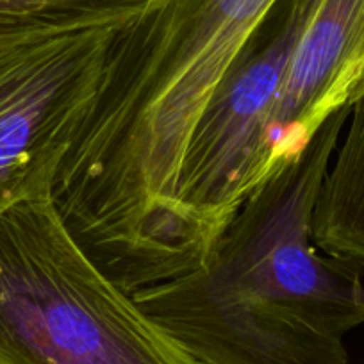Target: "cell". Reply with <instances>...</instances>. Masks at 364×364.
Wrapping results in <instances>:
<instances>
[{
  "instance_id": "obj_1",
  "label": "cell",
  "mask_w": 364,
  "mask_h": 364,
  "mask_svg": "<svg viewBox=\"0 0 364 364\" xmlns=\"http://www.w3.org/2000/svg\"><path fill=\"white\" fill-rule=\"evenodd\" d=\"M350 109L252 191L200 268L132 293L202 364H348L364 325V264L313 240V215Z\"/></svg>"
},
{
  "instance_id": "obj_2",
  "label": "cell",
  "mask_w": 364,
  "mask_h": 364,
  "mask_svg": "<svg viewBox=\"0 0 364 364\" xmlns=\"http://www.w3.org/2000/svg\"><path fill=\"white\" fill-rule=\"evenodd\" d=\"M0 364H202L79 243L52 193L0 213Z\"/></svg>"
},
{
  "instance_id": "obj_3",
  "label": "cell",
  "mask_w": 364,
  "mask_h": 364,
  "mask_svg": "<svg viewBox=\"0 0 364 364\" xmlns=\"http://www.w3.org/2000/svg\"><path fill=\"white\" fill-rule=\"evenodd\" d=\"M314 0H277L220 79L188 145L177 182L188 272L200 268L252 191L268 178V125Z\"/></svg>"
},
{
  "instance_id": "obj_4",
  "label": "cell",
  "mask_w": 364,
  "mask_h": 364,
  "mask_svg": "<svg viewBox=\"0 0 364 364\" xmlns=\"http://www.w3.org/2000/svg\"><path fill=\"white\" fill-rule=\"evenodd\" d=\"M120 29L0 36V213L33 195L52 193Z\"/></svg>"
},
{
  "instance_id": "obj_5",
  "label": "cell",
  "mask_w": 364,
  "mask_h": 364,
  "mask_svg": "<svg viewBox=\"0 0 364 364\" xmlns=\"http://www.w3.org/2000/svg\"><path fill=\"white\" fill-rule=\"evenodd\" d=\"M364 95V0H314L268 125V177Z\"/></svg>"
},
{
  "instance_id": "obj_6",
  "label": "cell",
  "mask_w": 364,
  "mask_h": 364,
  "mask_svg": "<svg viewBox=\"0 0 364 364\" xmlns=\"http://www.w3.org/2000/svg\"><path fill=\"white\" fill-rule=\"evenodd\" d=\"M152 0H0V36L125 27Z\"/></svg>"
}]
</instances>
